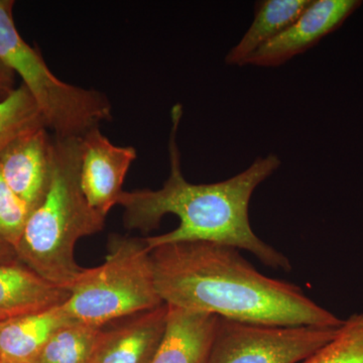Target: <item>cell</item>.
<instances>
[{"instance_id":"1","label":"cell","mask_w":363,"mask_h":363,"mask_svg":"<svg viewBox=\"0 0 363 363\" xmlns=\"http://www.w3.org/2000/svg\"><path fill=\"white\" fill-rule=\"evenodd\" d=\"M183 108H172L169 138V175L157 190L123 191L118 205L123 207L124 226L143 233L155 230L166 215H175L179 226L169 233L143 238L149 252L169 243L211 242L247 250L264 266L290 272V259L267 245L253 231L250 205L255 191L281 167L276 154L257 157L245 171L227 180L193 184L181 168L178 131Z\"/></svg>"},{"instance_id":"2","label":"cell","mask_w":363,"mask_h":363,"mask_svg":"<svg viewBox=\"0 0 363 363\" xmlns=\"http://www.w3.org/2000/svg\"><path fill=\"white\" fill-rule=\"evenodd\" d=\"M150 259L164 304L247 323L323 328L343 323L300 286L260 274L238 248L169 243L154 248Z\"/></svg>"},{"instance_id":"3","label":"cell","mask_w":363,"mask_h":363,"mask_svg":"<svg viewBox=\"0 0 363 363\" xmlns=\"http://www.w3.org/2000/svg\"><path fill=\"white\" fill-rule=\"evenodd\" d=\"M80 138L54 136L47 194L28 215L14 247L21 264L68 291L84 269L75 259L76 243L100 233L106 218L90 206L81 188Z\"/></svg>"},{"instance_id":"4","label":"cell","mask_w":363,"mask_h":363,"mask_svg":"<svg viewBox=\"0 0 363 363\" xmlns=\"http://www.w3.org/2000/svg\"><path fill=\"white\" fill-rule=\"evenodd\" d=\"M62 304L70 319L104 327L164 304L143 238L112 235L104 264L84 269Z\"/></svg>"},{"instance_id":"5","label":"cell","mask_w":363,"mask_h":363,"mask_svg":"<svg viewBox=\"0 0 363 363\" xmlns=\"http://www.w3.org/2000/svg\"><path fill=\"white\" fill-rule=\"evenodd\" d=\"M13 0H0V59L30 93L45 126L58 138H81L112 119L104 93L68 84L50 70L42 55L18 33Z\"/></svg>"},{"instance_id":"6","label":"cell","mask_w":363,"mask_h":363,"mask_svg":"<svg viewBox=\"0 0 363 363\" xmlns=\"http://www.w3.org/2000/svg\"><path fill=\"white\" fill-rule=\"evenodd\" d=\"M338 328L274 326L220 318L207 363H302Z\"/></svg>"},{"instance_id":"7","label":"cell","mask_w":363,"mask_h":363,"mask_svg":"<svg viewBox=\"0 0 363 363\" xmlns=\"http://www.w3.org/2000/svg\"><path fill=\"white\" fill-rule=\"evenodd\" d=\"M138 157L133 147L113 145L98 128L80 138L81 188L93 209L106 217L118 204L131 164Z\"/></svg>"},{"instance_id":"8","label":"cell","mask_w":363,"mask_h":363,"mask_svg":"<svg viewBox=\"0 0 363 363\" xmlns=\"http://www.w3.org/2000/svg\"><path fill=\"white\" fill-rule=\"evenodd\" d=\"M362 6L360 0H312L285 32L253 55L247 65H284L337 30Z\"/></svg>"},{"instance_id":"9","label":"cell","mask_w":363,"mask_h":363,"mask_svg":"<svg viewBox=\"0 0 363 363\" xmlns=\"http://www.w3.org/2000/svg\"><path fill=\"white\" fill-rule=\"evenodd\" d=\"M45 125L16 136L0 152V171L30 212L44 199L51 181L54 138Z\"/></svg>"},{"instance_id":"10","label":"cell","mask_w":363,"mask_h":363,"mask_svg":"<svg viewBox=\"0 0 363 363\" xmlns=\"http://www.w3.org/2000/svg\"><path fill=\"white\" fill-rule=\"evenodd\" d=\"M167 306L166 326L150 363H207L220 317Z\"/></svg>"},{"instance_id":"11","label":"cell","mask_w":363,"mask_h":363,"mask_svg":"<svg viewBox=\"0 0 363 363\" xmlns=\"http://www.w3.org/2000/svg\"><path fill=\"white\" fill-rule=\"evenodd\" d=\"M168 306L136 314L111 330H104L90 363H150L166 326Z\"/></svg>"},{"instance_id":"12","label":"cell","mask_w":363,"mask_h":363,"mask_svg":"<svg viewBox=\"0 0 363 363\" xmlns=\"http://www.w3.org/2000/svg\"><path fill=\"white\" fill-rule=\"evenodd\" d=\"M70 292L18 262L0 264V324L65 303Z\"/></svg>"},{"instance_id":"13","label":"cell","mask_w":363,"mask_h":363,"mask_svg":"<svg viewBox=\"0 0 363 363\" xmlns=\"http://www.w3.org/2000/svg\"><path fill=\"white\" fill-rule=\"evenodd\" d=\"M70 321L60 305L0 324V363H35L52 334Z\"/></svg>"},{"instance_id":"14","label":"cell","mask_w":363,"mask_h":363,"mask_svg":"<svg viewBox=\"0 0 363 363\" xmlns=\"http://www.w3.org/2000/svg\"><path fill=\"white\" fill-rule=\"evenodd\" d=\"M312 0H264L255 6L252 25L225 57L229 66H245L259 49L285 32Z\"/></svg>"},{"instance_id":"15","label":"cell","mask_w":363,"mask_h":363,"mask_svg":"<svg viewBox=\"0 0 363 363\" xmlns=\"http://www.w3.org/2000/svg\"><path fill=\"white\" fill-rule=\"evenodd\" d=\"M104 332L72 320L52 334L35 363H90Z\"/></svg>"},{"instance_id":"16","label":"cell","mask_w":363,"mask_h":363,"mask_svg":"<svg viewBox=\"0 0 363 363\" xmlns=\"http://www.w3.org/2000/svg\"><path fill=\"white\" fill-rule=\"evenodd\" d=\"M45 125L35 100L21 84L0 101V152L16 136L37 126Z\"/></svg>"},{"instance_id":"17","label":"cell","mask_w":363,"mask_h":363,"mask_svg":"<svg viewBox=\"0 0 363 363\" xmlns=\"http://www.w3.org/2000/svg\"><path fill=\"white\" fill-rule=\"evenodd\" d=\"M302 363H363V312L343 320L334 338Z\"/></svg>"},{"instance_id":"18","label":"cell","mask_w":363,"mask_h":363,"mask_svg":"<svg viewBox=\"0 0 363 363\" xmlns=\"http://www.w3.org/2000/svg\"><path fill=\"white\" fill-rule=\"evenodd\" d=\"M28 215L30 210L14 194L0 171V238L13 248L20 240Z\"/></svg>"},{"instance_id":"19","label":"cell","mask_w":363,"mask_h":363,"mask_svg":"<svg viewBox=\"0 0 363 363\" xmlns=\"http://www.w3.org/2000/svg\"><path fill=\"white\" fill-rule=\"evenodd\" d=\"M14 77H16V74L0 59V101L9 97L16 89Z\"/></svg>"},{"instance_id":"20","label":"cell","mask_w":363,"mask_h":363,"mask_svg":"<svg viewBox=\"0 0 363 363\" xmlns=\"http://www.w3.org/2000/svg\"><path fill=\"white\" fill-rule=\"evenodd\" d=\"M13 257H16L14 248L6 242L4 238H0V264L1 262H11Z\"/></svg>"}]
</instances>
